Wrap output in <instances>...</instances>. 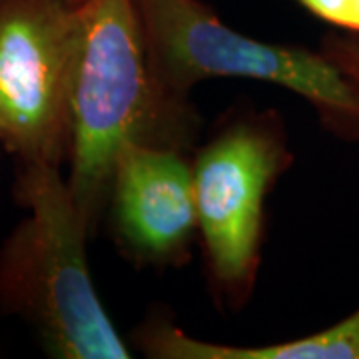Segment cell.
<instances>
[{
	"label": "cell",
	"mask_w": 359,
	"mask_h": 359,
	"mask_svg": "<svg viewBox=\"0 0 359 359\" xmlns=\"http://www.w3.org/2000/svg\"><path fill=\"white\" fill-rule=\"evenodd\" d=\"M68 188L90 236L108 208L116 160L128 142L184 150L198 132L190 98L160 82L136 0L78 4Z\"/></svg>",
	"instance_id": "obj_1"
},
{
	"label": "cell",
	"mask_w": 359,
	"mask_h": 359,
	"mask_svg": "<svg viewBox=\"0 0 359 359\" xmlns=\"http://www.w3.org/2000/svg\"><path fill=\"white\" fill-rule=\"evenodd\" d=\"M60 170L18 166L14 198L26 214L0 245V311L22 321L50 358L128 359L92 282V236Z\"/></svg>",
	"instance_id": "obj_2"
},
{
	"label": "cell",
	"mask_w": 359,
	"mask_h": 359,
	"mask_svg": "<svg viewBox=\"0 0 359 359\" xmlns=\"http://www.w3.org/2000/svg\"><path fill=\"white\" fill-rule=\"evenodd\" d=\"M160 82L188 98L196 84L238 78L276 84L313 108L321 128L359 140V88L321 50L250 39L200 0H136Z\"/></svg>",
	"instance_id": "obj_3"
},
{
	"label": "cell",
	"mask_w": 359,
	"mask_h": 359,
	"mask_svg": "<svg viewBox=\"0 0 359 359\" xmlns=\"http://www.w3.org/2000/svg\"><path fill=\"white\" fill-rule=\"evenodd\" d=\"M294 162L273 110L231 118L192 162L198 236L210 285L231 309L250 302L262 259L266 200Z\"/></svg>",
	"instance_id": "obj_4"
},
{
	"label": "cell",
	"mask_w": 359,
	"mask_h": 359,
	"mask_svg": "<svg viewBox=\"0 0 359 359\" xmlns=\"http://www.w3.org/2000/svg\"><path fill=\"white\" fill-rule=\"evenodd\" d=\"M78 40V4L0 0V144L18 166L68 162Z\"/></svg>",
	"instance_id": "obj_5"
},
{
	"label": "cell",
	"mask_w": 359,
	"mask_h": 359,
	"mask_svg": "<svg viewBox=\"0 0 359 359\" xmlns=\"http://www.w3.org/2000/svg\"><path fill=\"white\" fill-rule=\"evenodd\" d=\"M108 208L124 257L154 268L188 262L198 216L184 150L128 142L116 160Z\"/></svg>",
	"instance_id": "obj_6"
},
{
	"label": "cell",
	"mask_w": 359,
	"mask_h": 359,
	"mask_svg": "<svg viewBox=\"0 0 359 359\" xmlns=\"http://www.w3.org/2000/svg\"><path fill=\"white\" fill-rule=\"evenodd\" d=\"M134 339L154 359H359V308L318 334L268 346L204 341L164 318L144 321Z\"/></svg>",
	"instance_id": "obj_7"
},
{
	"label": "cell",
	"mask_w": 359,
	"mask_h": 359,
	"mask_svg": "<svg viewBox=\"0 0 359 359\" xmlns=\"http://www.w3.org/2000/svg\"><path fill=\"white\" fill-rule=\"evenodd\" d=\"M304 11L349 34H359V0H295Z\"/></svg>",
	"instance_id": "obj_8"
},
{
	"label": "cell",
	"mask_w": 359,
	"mask_h": 359,
	"mask_svg": "<svg viewBox=\"0 0 359 359\" xmlns=\"http://www.w3.org/2000/svg\"><path fill=\"white\" fill-rule=\"evenodd\" d=\"M320 50L359 88V34H327Z\"/></svg>",
	"instance_id": "obj_9"
},
{
	"label": "cell",
	"mask_w": 359,
	"mask_h": 359,
	"mask_svg": "<svg viewBox=\"0 0 359 359\" xmlns=\"http://www.w3.org/2000/svg\"><path fill=\"white\" fill-rule=\"evenodd\" d=\"M68 2H72V4H80V2H84V0H68Z\"/></svg>",
	"instance_id": "obj_10"
}]
</instances>
